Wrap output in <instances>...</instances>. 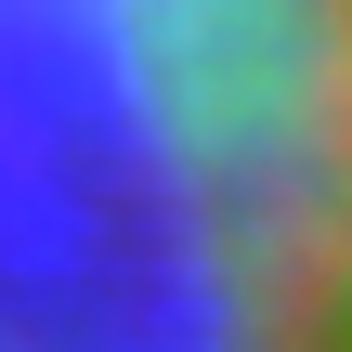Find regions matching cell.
Masks as SVG:
<instances>
[{
	"label": "cell",
	"instance_id": "obj_1",
	"mask_svg": "<svg viewBox=\"0 0 352 352\" xmlns=\"http://www.w3.org/2000/svg\"><path fill=\"white\" fill-rule=\"evenodd\" d=\"M0 352H352V0H0Z\"/></svg>",
	"mask_w": 352,
	"mask_h": 352
}]
</instances>
